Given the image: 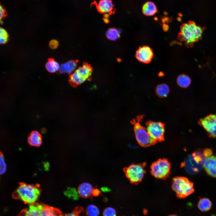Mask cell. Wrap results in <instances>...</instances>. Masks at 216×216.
I'll list each match as a JSON object with an SVG mask.
<instances>
[{"label":"cell","mask_w":216,"mask_h":216,"mask_svg":"<svg viewBox=\"0 0 216 216\" xmlns=\"http://www.w3.org/2000/svg\"><path fill=\"white\" fill-rule=\"evenodd\" d=\"M0 44H5L9 40V35L7 31L3 28H0Z\"/></svg>","instance_id":"27"},{"label":"cell","mask_w":216,"mask_h":216,"mask_svg":"<svg viewBox=\"0 0 216 216\" xmlns=\"http://www.w3.org/2000/svg\"><path fill=\"white\" fill-rule=\"evenodd\" d=\"M205 157L203 152L200 150H197L188 157L182 165L189 173H198L201 169Z\"/></svg>","instance_id":"6"},{"label":"cell","mask_w":216,"mask_h":216,"mask_svg":"<svg viewBox=\"0 0 216 216\" xmlns=\"http://www.w3.org/2000/svg\"><path fill=\"white\" fill-rule=\"evenodd\" d=\"M100 193V191L98 189L96 188L93 190L92 194L94 196H98Z\"/></svg>","instance_id":"34"},{"label":"cell","mask_w":216,"mask_h":216,"mask_svg":"<svg viewBox=\"0 0 216 216\" xmlns=\"http://www.w3.org/2000/svg\"><path fill=\"white\" fill-rule=\"evenodd\" d=\"M103 216H116V211L112 207H107L103 211Z\"/></svg>","instance_id":"29"},{"label":"cell","mask_w":216,"mask_h":216,"mask_svg":"<svg viewBox=\"0 0 216 216\" xmlns=\"http://www.w3.org/2000/svg\"><path fill=\"white\" fill-rule=\"evenodd\" d=\"M207 174L216 177V156L214 155L205 157L202 165Z\"/></svg>","instance_id":"13"},{"label":"cell","mask_w":216,"mask_h":216,"mask_svg":"<svg viewBox=\"0 0 216 216\" xmlns=\"http://www.w3.org/2000/svg\"><path fill=\"white\" fill-rule=\"evenodd\" d=\"M212 203L208 198H201L198 203L197 207L199 209L203 212H207L210 210L212 206Z\"/></svg>","instance_id":"20"},{"label":"cell","mask_w":216,"mask_h":216,"mask_svg":"<svg viewBox=\"0 0 216 216\" xmlns=\"http://www.w3.org/2000/svg\"><path fill=\"white\" fill-rule=\"evenodd\" d=\"M40 192L41 189L39 184H28L21 182L12 194V197L15 199L20 200L25 204L30 206L36 202Z\"/></svg>","instance_id":"1"},{"label":"cell","mask_w":216,"mask_h":216,"mask_svg":"<svg viewBox=\"0 0 216 216\" xmlns=\"http://www.w3.org/2000/svg\"><path fill=\"white\" fill-rule=\"evenodd\" d=\"M203 152L205 157L211 156L212 154V150L209 148L205 149Z\"/></svg>","instance_id":"33"},{"label":"cell","mask_w":216,"mask_h":216,"mask_svg":"<svg viewBox=\"0 0 216 216\" xmlns=\"http://www.w3.org/2000/svg\"><path fill=\"white\" fill-rule=\"evenodd\" d=\"M191 80L188 76L182 74L178 76L177 79V82L180 87L186 88L188 87L190 84Z\"/></svg>","instance_id":"23"},{"label":"cell","mask_w":216,"mask_h":216,"mask_svg":"<svg viewBox=\"0 0 216 216\" xmlns=\"http://www.w3.org/2000/svg\"><path fill=\"white\" fill-rule=\"evenodd\" d=\"M155 92L156 94L159 97L165 98L166 97L169 93V88L166 84H160L156 86Z\"/></svg>","instance_id":"21"},{"label":"cell","mask_w":216,"mask_h":216,"mask_svg":"<svg viewBox=\"0 0 216 216\" xmlns=\"http://www.w3.org/2000/svg\"><path fill=\"white\" fill-rule=\"evenodd\" d=\"M0 19L1 20H2L5 17L6 15V12L4 8L1 5L0 7Z\"/></svg>","instance_id":"32"},{"label":"cell","mask_w":216,"mask_h":216,"mask_svg":"<svg viewBox=\"0 0 216 216\" xmlns=\"http://www.w3.org/2000/svg\"><path fill=\"white\" fill-rule=\"evenodd\" d=\"M199 123L207 132L209 137L216 138V114H210L201 118Z\"/></svg>","instance_id":"10"},{"label":"cell","mask_w":216,"mask_h":216,"mask_svg":"<svg viewBox=\"0 0 216 216\" xmlns=\"http://www.w3.org/2000/svg\"><path fill=\"white\" fill-rule=\"evenodd\" d=\"M161 72H160V73L159 74V75H160V76H161L163 75V73L162 74H161Z\"/></svg>","instance_id":"37"},{"label":"cell","mask_w":216,"mask_h":216,"mask_svg":"<svg viewBox=\"0 0 216 216\" xmlns=\"http://www.w3.org/2000/svg\"><path fill=\"white\" fill-rule=\"evenodd\" d=\"M41 210L38 205H32L30 206L29 209H22L18 216H40Z\"/></svg>","instance_id":"16"},{"label":"cell","mask_w":216,"mask_h":216,"mask_svg":"<svg viewBox=\"0 0 216 216\" xmlns=\"http://www.w3.org/2000/svg\"><path fill=\"white\" fill-rule=\"evenodd\" d=\"M40 216H64L58 209L44 204Z\"/></svg>","instance_id":"17"},{"label":"cell","mask_w":216,"mask_h":216,"mask_svg":"<svg viewBox=\"0 0 216 216\" xmlns=\"http://www.w3.org/2000/svg\"><path fill=\"white\" fill-rule=\"evenodd\" d=\"M145 164H133L125 168L126 175L131 183L137 184L142 181L145 173Z\"/></svg>","instance_id":"8"},{"label":"cell","mask_w":216,"mask_h":216,"mask_svg":"<svg viewBox=\"0 0 216 216\" xmlns=\"http://www.w3.org/2000/svg\"><path fill=\"white\" fill-rule=\"evenodd\" d=\"M143 116H140L133 119L131 123L134 125L136 139L138 143L142 146L146 147L155 144L157 141L150 135L146 128L142 126L140 122Z\"/></svg>","instance_id":"3"},{"label":"cell","mask_w":216,"mask_h":216,"mask_svg":"<svg viewBox=\"0 0 216 216\" xmlns=\"http://www.w3.org/2000/svg\"><path fill=\"white\" fill-rule=\"evenodd\" d=\"M163 28L165 31H167L168 30V26L166 24L164 25L163 26Z\"/></svg>","instance_id":"36"},{"label":"cell","mask_w":216,"mask_h":216,"mask_svg":"<svg viewBox=\"0 0 216 216\" xmlns=\"http://www.w3.org/2000/svg\"><path fill=\"white\" fill-rule=\"evenodd\" d=\"M135 56L140 62L148 64L151 62L154 56L152 49L147 45L140 46L136 52Z\"/></svg>","instance_id":"11"},{"label":"cell","mask_w":216,"mask_h":216,"mask_svg":"<svg viewBox=\"0 0 216 216\" xmlns=\"http://www.w3.org/2000/svg\"><path fill=\"white\" fill-rule=\"evenodd\" d=\"M93 190V187L88 182H83L79 186L77 191L80 196L87 198L92 195Z\"/></svg>","instance_id":"14"},{"label":"cell","mask_w":216,"mask_h":216,"mask_svg":"<svg viewBox=\"0 0 216 216\" xmlns=\"http://www.w3.org/2000/svg\"><path fill=\"white\" fill-rule=\"evenodd\" d=\"M28 141L29 144L31 146L39 147L42 143L41 136L38 131H33L29 135Z\"/></svg>","instance_id":"18"},{"label":"cell","mask_w":216,"mask_h":216,"mask_svg":"<svg viewBox=\"0 0 216 216\" xmlns=\"http://www.w3.org/2000/svg\"><path fill=\"white\" fill-rule=\"evenodd\" d=\"M146 125L148 131L157 142L164 140V124L160 122L149 121L146 122Z\"/></svg>","instance_id":"9"},{"label":"cell","mask_w":216,"mask_h":216,"mask_svg":"<svg viewBox=\"0 0 216 216\" xmlns=\"http://www.w3.org/2000/svg\"><path fill=\"white\" fill-rule=\"evenodd\" d=\"M93 4L98 12L105 15H111L115 12V9L111 0H100L98 3L94 2Z\"/></svg>","instance_id":"12"},{"label":"cell","mask_w":216,"mask_h":216,"mask_svg":"<svg viewBox=\"0 0 216 216\" xmlns=\"http://www.w3.org/2000/svg\"><path fill=\"white\" fill-rule=\"evenodd\" d=\"M93 70V68L89 64L83 63L82 66L70 74L68 80L70 84L74 87L79 85L88 79L91 76Z\"/></svg>","instance_id":"5"},{"label":"cell","mask_w":216,"mask_h":216,"mask_svg":"<svg viewBox=\"0 0 216 216\" xmlns=\"http://www.w3.org/2000/svg\"><path fill=\"white\" fill-rule=\"evenodd\" d=\"M157 9L155 4L153 2L148 1L146 2L142 7V12L147 16H152L154 15L157 11Z\"/></svg>","instance_id":"19"},{"label":"cell","mask_w":216,"mask_h":216,"mask_svg":"<svg viewBox=\"0 0 216 216\" xmlns=\"http://www.w3.org/2000/svg\"><path fill=\"white\" fill-rule=\"evenodd\" d=\"M64 195L69 198L76 200L79 198L78 191L75 188H68L64 192Z\"/></svg>","instance_id":"25"},{"label":"cell","mask_w":216,"mask_h":216,"mask_svg":"<svg viewBox=\"0 0 216 216\" xmlns=\"http://www.w3.org/2000/svg\"><path fill=\"white\" fill-rule=\"evenodd\" d=\"M203 31V29L194 22H189L181 26L178 38L184 42L188 46H190L201 38Z\"/></svg>","instance_id":"2"},{"label":"cell","mask_w":216,"mask_h":216,"mask_svg":"<svg viewBox=\"0 0 216 216\" xmlns=\"http://www.w3.org/2000/svg\"><path fill=\"white\" fill-rule=\"evenodd\" d=\"M121 32L120 30L115 28H110L106 32V34L108 39L112 40H115L120 37Z\"/></svg>","instance_id":"24"},{"label":"cell","mask_w":216,"mask_h":216,"mask_svg":"<svg viewBox=\"0 0 216 216\" xmlns=\"http://www.w3.org/2000/svg\"><path fill=\"white\" fill-rule=\"evenodd\" d=\"M101 190L102 191L104 192H109L110 191V189L106 187H102Z\"/></svg>","instance_id":"35"},{"label":"cell","mask_w":216,"mask_h":216,"mask_svg":"<svg viewBox=\"0 0 216 216\" xmlns=\"http://www.w3.org/2000/svg\"><path fill=\"white\" fill-rule=\"evenodd\" d=\"M171 165L166 159H159L154 162L151 166L152 174L158 178H165L169 175Z\"/></svg>","instance_id":"7"},{"label":"cell","mask_w":216,"mask_h":216,"mask_svg":"<svg viewBox=\"0 0 216 216\" xmlns=\"http://www.w3.org/2000/svg\"><path fill=\"white\" fill-rule=\"evenodd\" d=\"M86 214L87 216H98L99 214V210L96 206L90 204L86 208Z\"/></svg>","instance_id":"26"},{"label":"cell","mask_w":216,"mask_h":216,"mask_svg":"<svg viewBox=\"0 0 216 216\" xmlns=\"http://www.w3.org/2000/svg\"><path fill=\"white\" fill-rule=\"evenodd\" d=\"M77 62V60H71L62 64L60 67L58 72L60 74H71L76 69Z\"/></svg>","instance_id":"15"},{"label":"cell","mask_w":216,"mask_h":216,"mask_svg":"<svg viewBox=\"0 0 216 216\" xmlns=\"http://www.w3.org/2000/svg\"><path fill=\"white\" fill-rule=\"evenodd\" d=\"M58 41L56 40H52L50 41L49 43V46L52 49L57 48L58 46Z\"/></svg>","instance_id":"31"},{"label":"cell","mask_w":216,"mask_h":216,"mask_svg":"<svg viewBox=\"0 0 216 216\" xmlns=\"http://www.w3.org/2000/svg\"><path fill=\"white\" fill-rule=\"evenodd\" d=\"M46 70L49 72L53 73L59 70L60 66L58 63L53 58H50L45 64Z\"/></svg>","instance_id":"22"},{"label":"cell","mask_w":216,"mask_h":216,"mask_svg":"<svg viewBox=\"0 0 216 216\" xmlns=\"http://www.w3.org/2000/svg\"><path fill=\"white\" fill-rule=\"evenodd\" d=\"M169 216H177L176 215L172 214V215H169Z\"/></svg>","instance_id":"38"},{"label":"cell","mask_w":216,"mask_h":216,"mask_svg":"<svg viewBox=\"0 0 216 216\" xmlns=\"http://www.w3.org/2000/svg\"><path fill=\"white\" fill-rule=\"evenodd\" d=\"M172 187L176 196L180 198H185L194 191L193 182L184 177L177 176L173 178Z\"/></svg>","instance_id":"4"},{"label":"cell","mask_w":216,"mask_h":216,"mask_svg":"<svg viewBox=\"0 0 216 216\" xmlns=\"http://www.w3.org/2000/svg\"><path fill=\"white\" fill-rule=\"evenodd\" d=\"M83 208L81 206L76 207L71 213L65 214L64 216H80L81 214L84 212Z\"/></svg>","instance_id":"28"},{"label":"cell","mask_w":216,"mask_h":216,"mask_svg":"<svg viewBox=\"0 0 216 216\" xmlns=\"http://www.w3.org/2000/svg\"><path fill=\"white\" fill-rule=\"evenodd\" d=\"M0 174H3L5 172L6 169V164L3 154H0Z\"/></svg>","instance_id":"30"}]
</instances>
